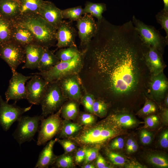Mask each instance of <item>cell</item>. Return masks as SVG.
Listing matches in <instances>:
<instances>
[{"mask_svg": "<svg viewBox=\"0 0 168 168\" xmlns=\"http://www.w3.org/2000/svg\"><path fill=\"white\" fill-rule=\"evenodd\" d=\"M86 53L82 69L89 77L94 92L113 96H128L139 84L143 45L132 21L121 25L104 18Z\"/></svg>", "mask_w": 168, "mask_h": 168, "instance_id": "1", "label": "cell"}, {"mask_svg": "<svg viewBox=\"0 0 168 168\" xmlns=\"http://www.w3.org/2000/svg\"><path fill=\"white\" fill-rule=\"evenodd\" d=\"M107 119L95 125L85 126L75 135L68 138L84 147L100 148L121 131Z\"/></svg>", "mask_w": 168, "mask_h": 168, "instance_id": "2", "label": "cell"}, {"mask_svg": "<svg viewBox=\"0 0 168 168\" xmlns=\"http://www.w3.org/2000/svg\"><path fill=\"white\" fill-rule=\"evenodd\" d=\"M12 20L29 30L34 36L35 44L49 48L56 41V29L38 13L18 16Z\"/></svg>", "mask_w": 168, "mask_h": 168, "instance_id": "3", "label": "cell"}, {"mask_svg": "<svg viewBox=\"0 0 168 168\" xmlns=\"http://www.w3.org/2000/svg\"><path fill=\"white\" fill-rule=\"evenodd\" d=\"M87 49L80 52L72 59L60 61L48 71L32 73L41 76L48 82H57L66 76L79 74L84 64L85 55Z\"/></svg>", "mask_w": 168, "mask_h": 168, "instance_id": "4", "label": "cell"}, {"mask_svg": "<svg viewBox=\"0 0 168 168\" xmlns=\"http://www.w3.org/2000/svg\"><path fill=\"white\" fill-rule=\"evenodd\" d=\"M132 21L143 45L153 47L161 53L168 40L153 26L145 24L133 15Z\"/></svg>", "mask_w": 168, "mask_h": 168, "instance_id": "5", "label": "cell"}, {"mask_svg": "<svg viewBox=\"0 0 168 168\" xmlns=\"http://www.w3.org/2000/svg\"><path fill=\"white\" fill-rule=\"evenodd\" d=\"M68 100L63 95L58 82H49L40 100L44 117L59 110Z\"/></svg>", "mask_w": 168, "mask_h": 168, "instance_id": "6", "label": "cell"}, {"mask_svg": "<svg viewBox=\"0 0 168 168\" xmlns=\"http://www.w3.org/2000/svg\"><path fill=\"white\" fill-rule=\"evenodd\" d=\"M44 118L41 115L33 117L21 116L18 120L16 128L12 134L19 145L33 139L38 130L40 122Z\"/></svg>", "mask_w": 168, "mask_h": 168, "instance_id": "7", "label": "cell"}, {"mask_svg": "<svg viewBox=\"0 0 168 168\" xmlns=\"http://www.w3.org/2000/svg\"><path fill=\"white\" fill-rule=\"evenodd\" d=\"M61 107L55 113L50 114L45 119L44 118L41 121L40 128L37 142V145H44L60 132L63 121L61 117Z\"/></svg>", "mask_w": 168, "mask_h": 168, "instance_id": "8", "label": "cell"}, {"mask_svg": "<svg viewBox=\"0 0 168 168\" xmlns=\"http://www.w3.org/2000/svg\"><path fill=\"white\" fill-rule=\"evenodd\" d=\"M0 58L9 66L12 73L21 64L25 63L24 47L10 40L0 45Z\"/></svg>", "mask_w": 168, "mask_h": 168, "instance_id": "9", "label": "cell"}, {"mask_svg": "<svg viewBox=\"0 0 168 168\" xmlns=\"http://www.w3.org/2000/svg\"><path fill=\"white\" fill-rule=\"evenodd\" d=\"M58 82L63 95L68 100L80 103L84 85L79 74L66 76Z\"/></svg>", "mask_w": 168, "mask_h": 168, "instance_id": "10", "label": "cell"}, {"mask_svg": "<svg viewBox=\"0 0 168 168\" xmlns=\"http://www.w3.org/2000/svg\"><path fill=\"white\" fill-rule=\"evenodd\" d=\"M31 106L21 108L15 104H9L0 95V125L3 130H8L14 123L31 109Z\"/></svg>", "mask_w": 168, "mask_h": 168, "instance_id": "11", "label": "cell"}, {"mask_svg": "<svg viewBox=\"0 0 168 168\" xmlns=\"http://www.w3.org/2000/svg\"><path fill=\"white\" fill-rule=\"evenodd\" d=\"M78 34L80 40L81 50L87 49L92 39L96 35L97 25L93 17L86 14L77 21Z\"/></svg>", "mask_w": 168, "mask_h": 168, "instance_id": "12", "label": "cell"}, {"mask_svg": "<svg viewBox=\"0 0 168 168\" xmlns=\"http://www.w3.org/2000/svg\"><path fill=\"white\" fill-rule=\"evenodd\" d=\"M32 76H26L16 71L12 73L8 88L5 93L6 101L26 99L25 83Z\"/></svg>", "mask_w": 168, "mask_h": 168, "instance_id": "13", "label": "cell"}, {"mask_svg": "<svg viewBox=\"0 0 168 168\" xmlns=\"http://www.w3.org/2000/svg\"><path fill=\"white\" fill-rule=\"evenodd\" d=\"M34 75L26 86V99L32 105H38L49 82L41 76Z\"/></svg>", "mask_w": 168, "mask_h": 168, "instance_id": "14", "label": "cell"}, {"mask_svg": "<svg viewBox=\"0 0 168 168\" xmlns=\"http://www.w3.org/2000/svg\"><path fill=\"white\" fill-rule=\"evenodd\" d=\"M76 35L77 31L71 22L63 20L56 30V46L59 48L77 46Z\"/></svg>", "mask_w": 168, "mask_h": 168, "instance_id": "15", "label": "cell"}, {"mask_svg": "<svg viewBox=\"0 0 168 168\" xmlns=\"http://www.w3.org/2000/svg\"><path fill=\"white\" fill-rule=\"evenodd\" d=\"M143 50L144 62L152 75H156L162 72L164 65L161 53L153 47L143 45Z\"/></svg>", "mask_w": 168, "mask_h": 168, "instance_id": "16", "label": "cell"}, {"mask_svg": "<svg viewBox=\"0 0 168 168\" xmlns=\"http://www.w3.org/2000/svg\"><path fill=\"white\" fill-rule=\"evenodd\" d=\"M38 14L56 29L63 21L62 10L49 1H43Z\"/></svg>", "mask_w": 168, "mask_h": 168, "instance_id": "17", "label": "cell"}, {"mask_svg": "<svg viewBox=\"0 0 168 168\" xmlns=\"http://www.w3.org/2000/svg\"><path fill=\"white\" fill-rule=\"evenodd\" d=\"M25 61L22 68H37L44 51V48L35 44L24 47Z\"/></svg>", "mask_w": 168, "mask_h": 168, "instance_id": "18", "label": "cell"}, {"mask_svg": "<svg viewBox=\"0 0 168 168\" xmlns=\"http://www.w3.org/2000/svg\"><path fill=\"white\" fill-rule=\"evenodd\" d=\"M11 20L12 25L11 40L24 47L29 44H35L34 36L29 30Z\"/></svg>", "mask_w": 168, "mask_h": 168, "instance_id": "19", "label": "cell"}, {"mask_svg": "<svg viewBox=\"0 0 168 168\" xmlns=\"http://www.w3.org/2000/svg\"><path fill=\"white\" fill-rule=\"evenodd\" d=\"M58 138L51 139L39 154L37 162L35 166V168H48L55 162L57 156L53 152V147Z\"/></svg>", "mask_w": 168, "mask_h": 168, "instance_id": "20", "label": "cell"}, {"mask_svg": "<svg viewBox=\"0 0 168 168\" xmlns=\"http://www.w3.org/2000/svg\"><path fill=\"white\" fill-rule=\"evenodd\" d=\"M168 87V81L163 72L152 75L149 83V92L156 98H162Z\"/></svg>", "mask_w": 168, "mask_h": 168, "instance_id": "21", "label": "cell"}, {"mask_svg": "<svg viewBox=\"0 0 168 168\" xmlns=\"http://www.w3.org/2000/svg\"><path fill=\"white\" fill-rule=\"evenodd\" d=\"M60 61L56 55L49 50V48H44L37 69L40 72L48 71Z\"/></svg>", "mask_w": 168, "mask_h": 168, "instance_id": "22", "label": "cell"}, {"mask_svg": "<svg viewBox=\"0 0 168 168\" xmlns=\"http://www.w3.org/2000/svg\"><path fill=\"white\" fill-rule=\"evenodd\" d=\"M43 1V0H18L19 13L16 16L38 13Z\"/></svg>", "mask_w": 168, "mask_h": 168, "instance_id": "23", "label": "cell"}, {"mask_svg": "<svg viewBox=\"0 0 168 168\" xmlns=\"http://www.w3.org/2000/svg\"><path fill=\"white\" fill-rule=\"evenodd\" d=\"M17 1L12 0H0V14L10 20L16 17L19 13Z\"/></svg>", "mask_w": 168, "mask_h": 168, "instance_id": "24", "label": "cell"}, {"mask_svg": "<svg viewBox=\"0 0 168 168\" xmlns=\"http://www.w3.org/2000/svg\"><path fill=\"white\" fill-rule=\"evenodd\" d=\"M106 119L112 124L119 128L131 127L137 123L133 118L127 114H112Z\"/></svg>", "mask_w": 168, "mask_h": 168, "instance_id": "25", "label": "cell"}, {"mask_svg": "<svg viewBox=\"0 0 168 168\" xmlns=\"http://www.w3.org/2000/svg\"><path fill=\"white\" fill-rule=\"evenodd\" d=\"M106 10V4L104 3H95L87 2L85 7L82 9V14H89L96 18L98 22L103 20V13Z\"/></svg>", "mask_w": 168, "mask_h": 168, "instance_id": "26", "label": "cell"}, {"mask_svg": "<svg viewBox=\"0 0 168 168\" xmlns=\"http://www.w3.org/2000/svg\"><path fill=\"white\" fill-rule=\"evenodd\" d=\"M77 101L68 100L61 107V116L65 120H73L78 114L79 104Z\"/></svg>", "mask_w": 168, "mask_h": 168, "instance_id": "27", "label": "cell"}, {"mask_svg": "<svg viewBox=\"0 0 168 168\" xmlns=\"http://www.w3.org/2000/svg\"><path fill=\"white\" fill-rule=\"evenodd\" d=\"M81 124L72 122L69 120H63L60 131L58 134L60 138H69L76 134L82 128Z\"/></svg>", "mask_w": 168, "mask_h": 168, "instance_id": "28", "label": "cell"}, {"mask_svg": "<svg viewBox=\"0 0 168 168\" xmlns=\"http://www.w3.org/2000/svg\"><path fill=\"white\" fill-rule=\"evenodd\" d=\"M12 25L11 20L0 14V45L11 40Z\"/></svg>", "mask_w": 168, "mask_h": 168, "instance_id": "29", "label": "cell"}, {"mask_svg": "<svg viewBox=\"0 0 168 168\" xmlns=\"http://www.w3.org/2000/svg\"><path fill=\"white\" fill-rule=\"evenodd\" d=\"M77 46H72L65 48H60L55 55L60 61H65L73 59L80 52Z\"/></svg>", "mask_w": 168, "mask_h": 168, "instance_id": "30", "label": "cell"}, {"mask_svg": "<svg viewBox=\"0 0 168 168\" xmlns=\"http://www.w3.org/2000/svg\"><path fill=\"white\" fill-rule=\"evenodd\" d=\"M82 9L81 6H78L62 10L63 19H68L71 21H77L82 16Z\"/></svg>", "mask_w": 168, "mask_h": 168, "instance_id": "31", "label": "cell"}, {"mask_svg": "<svg viewBox=\"0 0 168 168\" xmlns=\"http://www.w3.org/2000/svg\"><path fill=\"white\" fill-rule=\"evenodd\" d=\"M83 90V93L80 100V103L87 112L93 114L92 106L95 99V96L93 94L87 91L84 85Z\"/></svg>", "mask_w": 168, "mask_h": 168, "instance_id": "32", "label": "cell"}, {"mask_svg": "<svg viewBox=\"0 0 168 168\" xmlns=\"http://www.w3.org/2000/svg\"><path fill=\"white\" fill-rule=\"evenodd\" d=\"M54 165L56 167L61 168H70L73 167L74 161L73 157L68 153L57 156Z\"/></svg>", "mask_w": 168, "mask_h": 168, "instance_id": "33", "label": "cell"}, {"mask_svg": "<svg viewBox=\"0 0 168 168\" xmlns=\"http://www.w3.org/2000/svg\"><path fill=\"white\" fill-rule=\"evenodd\" d=\"M107 109L108 105L107 103L99 99H95L92 106L94 114L100 118L103 117L106 115Z\"/></svg>", "mask_w": 168, "mask_h": 168, "instance_id": "34", "label": "cell"}, {"mask_svg": "<svg viewBox=\"0 0 168 168\" xmlns=\"http://www.w3.org/2000/svg\"><path fill=\"white\" fill-rule=\"evenodd\" d=\"M157 22L161 25V29L165 31V38L168 40V11L163 9L159 12L156 15Z\"/></svg>", "mask_w": 168, "mask_h": 168, "instance_id": "35", "label": "cell"}, {"mask_svg": "<svg viewBox=\"0 0 168 168\" xmlns=\"http://www.w3.org/2000/svg\"><path fill=\"white\" fill-rule=\"evenodd\" d=\"M148 161L152 165L161 168H167L168 161L164 156L157 154H151L147 158Z\"/></svg>", "mask_w": 168, "mask_h": 168, "instance_id": "36", "label": "cell"}, {"mask_svg": "<svg viewBox=\"0 0 168 168\" xmlns=\"http://www.w3.org/2000/svg\"><path fill=\"white\" fill-rule=\"evenodd\" d=\"M94 115L93 114L88 112L81 113L79 117L80 124L85 126L93 125L96 121V118Z\"/></svg>", "mask_w": 168, "mask_h": 168, "instance_id": "37", "label": "cell"}, {"mask_svg": "<svg viewBox=\"0 0 168 168\" xmlns=\"http://www.w3.org/2000/svg\"><path fill=\"white\" fill-rule=\"evenodd\" d=\"M107 155L110 160L114 165L123 166L125 164L124 158L116 152L108 151L107 152Z\"/></svg>", "mask_w": 168, "mask_h": 168, "instance_id": "38", "label": "cell"}, {"mask_svg": "<svg viewBox=\"0 0 168 168\" xmlns=\"http://www.w3.org/2000/svg\"><path fill=\"white\" fill-rule=\"evenodd\" d=\"M156 110L155 104L151 100L146 99L144 106L138 112L139 115H146L154 113Z\"/></svg>", "mask_w": 168, "mask_h": 168, "instance_id": "39", "label": "cell"}, {"mask_svg": "<svg viewBox=\"0 0 168 168\" xmlns=\"http://www.w3.org/2000/svg\"><path fill=\"white\" fill-rule=\"evenodd\" d=\"M99 148L96 147L86 148L83 165L90 163L96 159L99 153Z\"/></svg>", "mask_w": 168, "mask_h": 168, "instance_id": "40", "label": "cell"}, {"mask_svg": "<svg viewBox=\"0 0 168 168\" xmlns=\"http://www.w3.org/2000/svg\"><path fill=\"white\" fill-rule=\"evenodd\" d=\"M57 142L62 146L66 153L68 154L71 153L76 148L75 143L69 139H58Z\"/></svg>", "mask_w": 168, "mask_h": 168, "instance_id": "41", "label": "cell"}, {"mask_svg": "<svg viewBox=\"0 0 168 168\" xmlns=\"http://www.w3.org/2000/svg\"><path fill=\"white\" fill-rule=\"evenodd\" d=\"M141 142L144 145L150 144L152 140V134L151 132L145 129L142 130L140 133Z\"/></svg>", "mask_w": 168, "mask_h": 168, "instance_id": "42", "label": "cell"}, {"mask_svg": "<svg viewBox=\"0 0 168 168\" xmlns=\"http://www.w3.org/2000/svg\"><path fill=\"white\" fill-rule=\"evenodd\" d=\"M158 122L157 117L155 115H152L146 117L145 119L144 128H152L155 126Z\"/></svg>", "mask_w": 168, "mask_h": 168, "instance_id": "43", "label": "cell"}, {"mask_svg": "<svg viewBox=\"0 0 168 168\" xmlns=\"http://www.w3.org/2000/svg\"><path fill=\"white\" fill-rule=\"evenodd\" d=\"M124 145V141L123 138L119 137L112 141L110 144V147L112 150L121 149L123 148Z\"/></svg>", "mask_w": 168, "mask_h": 168, "instance_id": "44", "label": "cell"}, {"mask_svg": "<svg viewBox=\"0 0 168 168\" xmlns=\"http://www.w3.org/2000/svg\"><path fill=\"white\" fill-rule=\"evenodd\" d=\"M86 149V147H82L76 152L75 161L76 164H79L84 161L85 156Z\"/></svg>", "mask_w": 168, "mask_h": 168, "instance_id": "45", "label": "cell"}, {"mask_svg": "<svg viewBox=\"0 0 168 168\" xmlns=\"http://www.w3.org/2000/svg\"><path fill=\"white\" fill-rule=\"evenodd\" d=\"M96 166L98 168H111L103 156L99 153L96 158Z\"/></svg>", "mask_w": 168, "mask_h": 168, "instance_id": "46", "label": "cell"}, {"mask_svg": "<svg viewBox=\"0 0 168 168\" xmlns=\"http://www.w3.org/2000/svg\"><path fill=\"white\" fill-rule=\"evenodd\" d=\"M161 146L164 148L168 147V131L167 130L163 132L161 134L160 140Z\"/></svg>", "mask_w": 168, "mask_h": 168, "instance_id": "47", "label": "cell"}, {"mask_svg": "<svg viewBox=\"0 0 168 168\" xmlns=\"http://www.w3.org/2000/svg\"><path fill=\"white\" fill-rule=\"evenodd\" d=\"M126 168H144V166L139 163L135 161H132L127 164L126 166Z\"/></svg>", "mask_w": 168, "mask_h": 168, "instance_id": "48", "label": "cell"}, {"mask_svg": "<svg viewBox=\"0 0 168 168\" xmlns=\"http://www.w3.org/2000/svg\"><path fill=\"white\" fill-rule=\"evenodd\" d=\"M162 117L164 122L166 123H167L168 121V110L167 109L165 108L162 110Z\"/></svg>", "mask_w": 168, "mask_h": 168, "instance_id": "49", "label": "cell"}, {"mask_svg": "<svg viewBox=\"0 0 168 168\" xmlns=\"http://www.w3.org/2000/svg\"><path fill=\"white\" fill-rule=\"evenodd\" d=\"M135 142L132 139L129 138L127 141L126 143V148L127 152L128 153L129 150L132 145Z\"/></svg>", "mask_w": 168, "mask_h": 168, "instance_id": "50", "label": "cell"}, {"mask_svg": "<svg viewBox=\"0 0 168 168\" xmlns=\"http://www.w3.org/2000/svg\"><path fill=\"white\" fill-rule=\"evenodd\" d=\"M138 148L137 145L135 142L133 143L130 147L128 153H132L136 152Z\"/></svg>", "mask_w": 168, "mask_h": 168, "instance_id": "51", "label": "cell"}, {"mask_svg": "<svg viewBox=\"0 0 168 168\" xmlns=\"http://www.w3.org/2000/svg\"><path fill=\"white\" fill-rule=\"evenodd\" d=\"M82 168H95V166L94 165L92 164H90V163L85 164L83 165L82 166Z\"/></svg>", "mask_w": 168, "mask_h": 168, "instance_id": "52", "label": "cell"}, {"mask_svg": "<svg viewBox=\"0 0 168 168\" xmlns=\"http://www.w3.org/2000/svg\"><path fill=\"white\" fill-rule=\"evenodd\" d=\"M164 4L163 9L168 11V0H163Z\"/></svg>", "mask_w": 168, "mask_h": 168, "instance_id": "53", "label": "cell"}, {"mask_svg": "<svg viewBox=\"0 0 168 168\" xmlns=\"http://www.w3.org/2000/svg\"><path fill=\"white\" fill-rule=\"evenodd\" d=\"M168 96H167L166 97V99H165V103L166 105L167 106L168 105Z\"/></svg>", "mask_w": 168, "mask_h": 168, "instance_id": "54", "label": "cell"}, {"mask_svg": "<svg viewBox=\"0 0 168 168\" xmlns=\"http://www.w3.org/2000/svg\"><path fill=\"white\" fill-rule=\"evenodd\" d=\"M12 0L15 1H17V2L18 1V0Z\"/></svg>", "mask_w": 168, "mask_h": 168, "instance_id": "55", "label": "cell"}]
</instances>
